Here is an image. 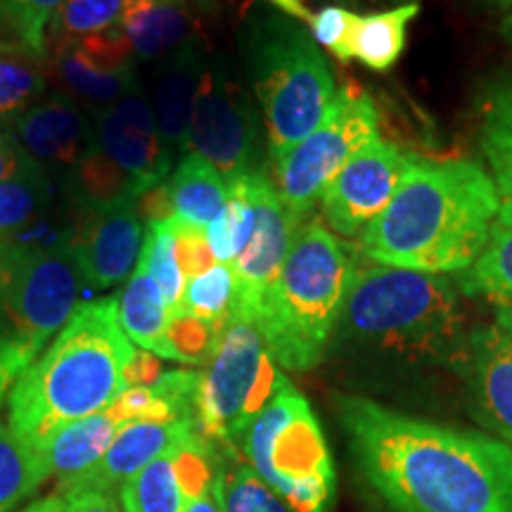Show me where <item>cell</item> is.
I'll return each mask as SVG.
<instances>
[{
    "label": "cell",
    "instance_id": "1",
    "mask_svg": "<svg viewBox=\"0 0 512 512\" xmlns=\"http://www.w3.org/2000/svg\"><path fill=\"white\" fill-rule=\"evenodd\" d=\"M337 418L370 489L394 512H512V446L339 394Z\"/></svg>",
    "mask_w": 512,
    "mask_h": 512
},
{
    "label": "cell",
    "instance_id": "2",
    "mask_svg": "<svg viewBox=\"0 0 512 512\" xmlns=\"http://www.w3.org/2000/svg\"><path fill=\"white\" fill-rule=\"evenodd\" d=\"M460 290L444 275L392 266L356 268L328 351L380 373H463Z\"/></svg>",
    "mask_w": 512,
    "mask_h": 512
},
{
    "label": "cell",
    "instance_id": "3",
    "mask_svg": "<svg viewBox=\"0 0 512 512\" xmlns=\"http://www.w3.org/2000/svg\"><path fill=\"white\" fill-rule=\"evenodd\" d=\"M501 211L496 178L475 159L408 157L394 200L361 235L377 266L463 273L489 242Z\"/></svg>",
    "mask_w": 512,
    "mask_h": 512
},
{
    "label": "cell",
    "instance_id": "4",
    "mask_svg": "<svg viewBox=\"0 0 512 512\" xmlns=\"http://www.w3.org/2000/svg\"><path fill=\"white\" fill-rule=\"evenodd\" d=\"M133 351L119 325L117 297L76 306L46 354L10 389V432L43 456L62 427L105 413L124 392Z\"/></svg>",
    "mask_w": 512,
    "mask_h": 512
},
{
    "label": "cell",
    "instance_id": "5",
    "mask_svg": "<svg viewBox=\"0 0 512 512\" xmlns=\"http://www.w3.org/2000/svg\"><path fill=\"white\" fill-rule=\"evenodd\" d=\"M69 216V204L55 202L0 238V406L79 306L83 278Z\"/></svg>",
    "mask_w": 512,
    "mask_h": 512
},
{
    "label": "cell",
    "instance_id": "6",
    "mask_svg": "<svg viewBox=\"0 0 512 512\" xmlns=\"http://www.w3.org/2000/svg\"><path fill=\"white\" fill-rule=\"evenodd\" d=\"M356 268L354 245L316 221L297 228L283 268L256 313V328L280 368L304 373L323 361Z\"/></svg>",
    "mask_w": 512,
    "mask_h": 512
},
{
    "label": "cell",
    "instance_id": "7",
    "mask_svg": "<svg viewBox=\"0 0 512 512\" xmlns=\"http://www.w3.org/2000/svg\"><path fill=\"white\" fill-rule=\"evenodd\" d=\"M240 48L275 162L323 124L337 98L335 76L311 31L264 0L245 12Z\"/></svg>",
    "mask_w": 512,
    "mask_h": 512
},
{
    "label": "cell",
    "instance_id": "8",
    "mask_svg": "<svg viewBox=\"0 0 512 512\" xmlns=\"http://www.w3.org/2000/svg\"><path fill=\"white\" fill-rule=\"evenodd\" d=\"M240 451L292 512H330L335 501L330 446L311 403L285 375L271 403L247 427Z\"/></svg>",
    "mask_w": 512,
    "mask_h": 512
},
{
    "label": "cell",
    "instance_id": "9",
    "mask_svg": "<svg viewBox=\"0 0 512 512\" xmlns=\"http://www.w3.org/2000/svg\"><path fill=\"white\" fill-rule=\"evenodd\" d=\"M380 117L368 93H337L323 124L275 159L273 171L285 207L304 221L349 159L377 136Z\"/></svg>",
    "mask_w": 512,
    "mask_h": 512
},
{
    "label": "cell",
    "instance_id": "10",
    "mask_svg": "<svg viewBox=\"0 0 512 512\" xmlns=\"http://www.w3.org/2000/svg\"><path fill=\"white\" fill-rule=\"evenodd\" d=\"M266 356L268 349L256 320L238 309L230 311L219 349L207 373H202L197 432L233 456L247 432L245 408Z\"/></svg>",
    "mask_w": 512,
    "mask_h": 512
},
{
    "label": "cell",
    "instance_id": "11",
    "mask_svg": "<svg viewBox=\"0 0 512 512\" xmlns=\"http://www.w3.org/2000/svg\"><path fill=\"white\" fill-rule=\"evenodd\" d=\"M188 152L207 159L226 183L261 169V114L223 62H207L190 119Z\"/></svg>",
    "mask_w": 512,
    "mask_h": 512
},
{
    "label": "cell",
    "instance_id": "12",
    "mask_svg": "<svg viewBox=\"0 0 512 512\" xmlns=\"http://www.w3.org/2000/svg\"><path fill=\"white\" fill-rule=\"evenodd\" d=\"M408 157V152L382 138L370 140L356 152L320 197L328 226L344 238L366 233L370 223L394 200Z\"/></svg>",
    "mask_w": 512,
    "mask_h": 512
},
{
    "label": "cell",
    "instance_id": "13",
    "mask_svg": "<svg viewBox=\"0 0 512 512\" xmlns=\"http://www.w3.org/2000/svg\"><path fill=\"white\" fill-rule=\"evenodd\" d=\"M247 188L254 204V230L247 247L233 261L235 299L233 309H238L256 320L266 292L278 278L292 238L304 221H299L285 207L283 197L264 171H254L247 176Z\"/></svg>",
    "mask_w": 512,
    "mask_h": 512
},
{
    "label": "cell",
    "instance_id": "14",
    "mask_svg": "<svg viewBox=\"0 0 512 512\" xmlns=\"http://www.w3.org/2000/svg\"><path fill=\"white\" fill-rule=\"evenodd\" d=\"M93 143L131 178L138 195L169 181L174 171L176 157L162 143L155 114L140 83L107 110L95 114Z\"/></svg>",
    "mask_w": 512,
    "mask_h": 512
},
{
    "label": "cell",
    "instance_id": "15",
    "mask_svg": "<svg viewBox=\"0 0 512 512\" xmlns=\"http://www.w3.org/2000/svg\"><path fill=\"white\" fill-rule=\"evenodd\" d=\"M72 207V247L83 283L95 290L124 283L138 266L143 249V221L136 214V200L112 207L72 202Z\"/></svg>",
    "mask_w": 512,
    "mask_h": 512
},
{
    "label": "cell",
    "instance_id": "16",
    "mask_svg": "<svg viewBox=\"0 0 512 512\" xmlns=\"http://www.w3.org/2000/svg\"><path fill=\"white\" fill-rule=\"evenodd\" d=\"M472 415L512 446V337L498 325H479L467 337L463 373Z\"/></svg>",
    "mask_w": 512,
    "mask_h": 512
},
{
    "label": "cell",
    "instance_id": "17",
    "mask_svg": "<svg viewBox=\"0 0 512 512\" xmlns=\"http://www.w3.org/2000/svg\"><path fill=\"white\" fill-rule=\"evenodd\" d=\"M8 133L48 174L57 171L67 178L91 143L93 126L79 102L67 93H50L31 105Z\"/></svg>",
    "mask_w": 512,
    "mask_h": 512
},
{
    "label": "cell",
    "instance_id": "18",
    "mask_svg": "<svg viewBox=\"0 0 512 512\" xmlns=\"http://www.w3.org/2000/svg\"><path fill=\"white\" fill-rule=\"evenodd\" d=\"M188 432H197V427L188 425V422H169V425L131 422V425H121L100 463L83 475L74 477L72 482L62 484L60 496L79 494V491L112 496L114 491H121V486L128 479L136 477L147 463L171 451Z\"/></svg>",
    "mask_w": 512,
    "mask_h": 512
},
{
    "label": "cell",
    "instance_id": "19",
    "mask_svg": "<svg viewBox=\"0 0 512 512\" xmlns=\"http://www.w3.org/2000/svg\"><path fill=\"white\" fill-rule=\"evenodd\" d=\"M204 67H207V50L197 38H192L171 55L162 57L152 72L150 107L162 143L174 157H183L188 152L192 107L200 91Z\"/></svg>",
    "mask_w": 512,
    "mask_h": 512
},
{
    "label": "cell",
    "instance_id": "20",
    "mask_svg": "<svg viewBox=\"0 0 512 512\" xmlns=\"http://www.w3.org/2000/svg\"><path fill=\"white\" fill-rule=\"evenodd\" d=\"M117 27L136 60L159 62L195 38L190 0H124Z\"/></svg>",
    "mask_w": 512,
    "mask_h": 512
},
{
    "label": "cell",
    "instance_id": "21",
    "mask_svg": "<svg viewBox=\"0 0 512 512\" xmlns=\"http://www.w3.org/2000/svg\"><path fill=\"white\" fill-rule=\"evenodd\" d=\"M174 216L192 226L207 228L228 202V183L221 171L197 152H185L169 178Z\"/></svg>",
    "mask_w": 512,
    "mask_h": 512
},
{
    "label": "cell",
    "instance_id": "22",
    "mask_svg": "<svg viewBox=\"0 0 512 512\" xmlns=\"http://www.w3.org/2000/svg\"><path fill=\"white\" fill-rule=\"evenodd\" d=\"M418 15V0L373 15H358L351 34V60H358L370 72H389L401 60L408 27Z\"/></svg>",
    "mask_w": 512,
    "mask_h": 512
},
{
    "label": "cell",
    "instance_id": "23",
    "mask_svg": "<svg viewBox=\"0 0 512 512\" xmlns=\"http://www.w3.org/2000/svg\"><path fill=\"white\" fill-rule=\"evenodd\" d=\"M117 430L119 427L114 425L107 413L91 415V418L76 420L72 425L62 427L43 451L50 472L60 479V486L88 472L93 465H98L107 448H110Z\"/></svg>",
    "mask_w": 512,
    "mask_h": 512
},
{
    "label": "cell",
    "instance_id": "24",
    "mask_svg": "<svg viewBox=\"0 0 512 512\" xmlns=\"http://www.w3.org/2000/svg\"><path fill=\"white\" fill-rule=\"evenodd\" d=\"M64 0H0V55L46 60L48 31Z\"/></svg>",
    "mask_w": 512,
    "mask_h": 512
},
{
    "label": "cell",
    "instance_id": "25",
    "mask_svg": "<svg viewBox=\"0 0 512 512\" xmlns=\"http://www.w3.org/2000/svg\"><path fill=\"white\" fill-rule=\"evenodd\" d=\"M53 55L55 72L60 76V81L76 98L88 102L98 112L107 110V107L114 105V102L138 86L136 64H128V67L117 69V72H102V69L83 60L72 48V43L67 41L53 46Z\"/></svg>",
    "mask_w": 512,
    "mask_h": 512
},
{
    "label": "cell",
    "instance_id": "26",
    "mask_svg": "<svg viewBox=\"0 0 512 512\" xmlns=\"http://www.w3.org/2000/svg\"><path fill=\"white\" fill-rule=\"evenodd\" d=\"M117 316L124 335L136 342L140 349L155 354L166 320H169V309H166L155 278L140 264L117 297Z\"/></svg>",
    "mask_w": 512,
    "mask_h": 512
},
{
    "label": "cell",
    "instance_id": "27",
    "mask_svg": "<svg viewBox=\"0 0 512 512\" xmlns=\"http://www.w3.org/2000/svg\"><path fill=\"white\" fill-rule=\"evenodd\" d=\"M458 290L498 306L512 304V226L494 221L484 252L475 264L458 273Z\"/></svg>",
    "mask_w": 512,
    "mask_h": 512
},
{
    "label": "cell",
    "instance_id": "28",
    "mask_svg": "<svg viewBox=\"0 0 512 512\" xmlns=\"http://www.w3.org/2000/svg\"><path fill=\"white\" fill-rule=\"evenodd\" d=\"M50 475L48 460L29 451L0 420V512H10L34 496Z\"/></svg>",
    "mask_w": 512,
    "mask_h": 512
},
{
    "label": "cell",
    "instance_id": "29",
    "mask_svg": "<svg viewBox=\"0 0 512 512\" xmlns=\"http://www.w3.org/2000/svg\"><path fill=\"white\" fill-rule=\"evenodd\" d=\"M226 323H209V320L192 316L190 311L178 309L169 313L155 354L159 358L185 363V366H209L216 349H219Z\"/></svg>",
    "mask_w": 512,
    "mask_h": 512
},
{
    "label": "cell",
    "instance_id": "30",
    "mask_svg": "<svg viewBox=\"0 0 512 512\" xmlns=\"http://www.w3.org/2000/svg\"><path fill=\"white\" fill-rule=\"evenodd\" d=\"M55 204L53 176L46 169H36L27 176L0 183V238L27 228L41 219Z\"/></svg>",
    "mask_w": 512,
    "mask_h": 512
},
{
    "label": "cell",
    "instance_id": "31",
    "mask_svg": "<svg viewBox=\"0 0 512 512\" xmlns=\"http://www.w3.org/2000/svg\"><path fill=\"white\" fill-rule=\"evenodd\" d=\"M209 247L219 264L233 266V261L247 247L254 230V204L247 188V176L228 183V202L207 226Z\"/></svg>",
    "mask_w": 512,
    "mask_h": 512
},
{
    "label": "cell",
    "instance_id": "32",
    "mask_svg": "<svg viewBox=\"0 0 512 512\" xmlns=\"http://www.w3.org/2000/svg\"><path fill=\"white\" fill-rule=\"evenodd\" d=\"M119 501L124 512H183L185 501L178 489L169 451L128 479L121 486Z\"/></svg>",
    "mask_w": 512,
    "mask_h": 512
},
{
    "label": "cell",
    "instance_id": "33",
    "mask_svg": "<svg viewBox=\"0 0 512 512\" xmlns=\"http://www.w3.org/2000/svg\"><path fill=\"white\" fill-rule=\"evenodd\" d=\"M138 264L155 278L169 313L183 309L185 278L176 259L174 230H171L169 221H159L147 226Z\"/></svg>",
    "mask_w": 512,
    "mask_h": 512
},
{
    "label": "cell",
    "instance_id": "34",
    "mask_svg": "<svg viewBox=\"0 0 512 512\" xmlns=\"http://www.w3.org/2000/svg\"><path fill=\"white\" fill-rule=\"evenodd\" d=\"M124 0H64L48 31V50L69 38L102 34L119 24Z\"/></svg>",
    "mask_w": 512,
    "mask_h": 512
},
{
    "label": "cell",
    "instance_id": "35",
    "mask_svg": "<svg viewBox=\"0 0 512 512\" xmlns=\"http://www.w3.org/2000/svg\"><path fill=\"white\" fill-rule=\"evenodd\" d=\"M46 93V76L34 64L0 55V128L8 133L12 124Z\"/></svg>",
    "mask_w": 512,
    "mask_h": 512
},
{
    "label": "cell",
    "instance_id": "36",
    "mask_svg": "<svg viewBox=\"0 0 512 512\" xmlns=\"http://www.w3.org/2000/svg\"><path fill=\"white\" fill-rule=\"evenodd\" d=\"M235 299V275L228 264H216L207 273L185 283L183 309L192 316L223 325L230 318Z\"/></svg>",
    "mask_w": 512,
    "mask_h": 512
},
{
    "label": "cell",
    "instance_id": "37",
    "mask_svg": "<svg viewBox=\"0 0 512 512\" xmlns=\"http://www.w3.org/2000/svg\"><path fill=\"white\" fill-rule=\"evenodd\" d=\"M221 498L226 512H292L287 503L254 472L249 463L221 470Z\"/></svg>",
    "mask_w": 512,
    "mask_h": 512
},
{
    "label": "cell",
    "instance_id": "38",
    "mask_svg": "<svg viewBox=\"0 0 512 512\" xmlns=\"http://www.w3.org/2000/svg\"><path fill=\"white\" fill-rule=\"evenodd\" d=\"M482 147L491 164H512V79L494 83L484 95Z\"/></svg>",
    "mask_w": 512,
    "mask_h": 512
},
{
    "label": "cell",
    "instance_id": "39",
    "mask_svg": "<svg viewBox=\"0 0 512 512\" xmlns=\"http://www.w3.org/2000/svg\"><path fill=\"white\" fill-rule=\"evenodd\" d=\"M117 427L131 425V422H155V425H169L176 420L174 411L162 396H157L150 387H126L105 411Z\"/></svg>",
    "mask_w": 512,
    "mask_h": 512
},
{
    "label": "cell",
    "instance_id": "40",
    "mask_svg": "<svg viewBox=\"0 0 512 512\" xmlns=\"http://www.w3.org/2000/svg\"><path fill=\"white\" fill-rule=\"evenodd\" d=\"M356 12H351L342 5H328V8L311 12L306 19V29L311 31L313 41L318 46L328 48L337 60H351V34H354Z\"/></svg>",
    "mask_w": 512,
    "mask_h": 512
},
{
    "label": "cell",
    "instance_id": "41",
    "mask_svg": "<svg viewBox=\"0 0 512 512\" xmlns=\"http://www.w3.org/2000/svg\"><path fill=\"white\" fill-rule=\"evenodd\" d=\"M169 223L171 230H174L176 259L185 283L216 266L214 252H211L209 238L202 226H192V223H185L181 219H169Z\"/></svg>",
    "mask_w": 512,
    "mask_h": 512
},
{
    "label": "cell",
    "instance_id": "42",
    "mask_svg": "<svg viewBox=\"0 0 512 512\" xmlns=\"http://www.w3.org/2000/svg\"><path fill=\"white\" fill-rule=\"evenodd\" d=\"M136 214L138 219L152 226V223L169 221L174 216V204H171L169 181L152 185L136 197Z\"/></svg>",
    "mask_w": 512,
    "mask_h": 512
},
{
    "label": "cell",
    "instance_id": "43",
    "mask_svg": "<svg viewBox=\"0 0 512 512\" xmlns=\"http://www.w3.org/2000/svg\"><path fill=\"white\" fill-rule=\"evenodd\" d=\"M166 373L162 358L147 349L133 351L131 361L126 363L124 384L126 387H155L159 377Z\"/></svg>",
    "mask_w": 512,
    "mask_h": 512
},
{
    "label": "cell",
    "instance_id": "44",
    "mask_svg": "<svg viewBox=\"0 0 512 512\" xmlns=\"http://www.w3.org/2000/svg\"><path fill=\"white\" fill-rule=\"evenodd\" d=\"M36 169H43V166L10 133H5V138L0 140V183L10 181V178L27 176Z\"/></svg>",
    "mask_w": 512,
    "mask_h": 512
},
{
    "label": "cell",
    "instance_id": "45",
    "mask_svg": "<svg viewBox=\"0 0 512 512\" xmlns=\"http://www.w3.org/2000/svg\"><path fill=\"white\" fill-rule=\"evenodd\" d=\"M64 512H124L117 508L112 496L95 494V491H79V494L62 496Z\"/></svg>",
    "mask_w": 512,
    "mask_h": 512
},
{
    "label": "cell",
    "instance_id": "46",
    "mask_svg": "<svg viewBox=\"0 0 512 512\" xmlns=\"http://www.w3.org/2000/svg\"><path fill=\"white\" fill-rule=\"evenodd\" d=\"M494 169V178L498 185V192H501V211H498V221L505 223V226H512V164H491Z\"/></svg>",
    "mask_w": 512,
    "mask_h": 512
},
{
    "label": "cell",
    "instance_id": "47",
    "mask_svg": "<svg viewBox=\"0 0 512 512\" xmlns=\"http://www.w3.org/2000/svg\"><path fill=\"white\" fill-rule=\"evenodd\" d=\"M183 512H226L223 510V498H221V477H216L214 489H211L209 494H204L202 498H195V501L185 503Z\"/></svg>",
    "mask_w": 512,
    "mask_h": 512
},
{
    "label": "cell",
    "instance_id": "48",
    "mask_svg": "<svg viewBox=\"0 0 512 512\" xmlns=\"http://www.w3.org/2000/svg\"><path fill=\"white\" fill-rule=\"evenodd\" d=\"M22 512H64V501L62 496H48V498H41V501L31 503L29 508H24Z\"/></svg>",
    "mask_w": 512,
    "mask_h": 512
},
{
    "label": "cell",
    "instance_id": "49",
    "mask_svg": "<svg viewBox=\"0 0 512 512\" xmlns=\"http://www.w3.org/2000/svg\"><path fill=\"white\" fill-rule=\"evenodd\" d=\"M496 325L501 330L508 332L512 337V304L508 306H498V318H496Z\"/></svg>",
    "mask_w": 512,
    "mask_h": 512
},
{
    "label": "cell",
    "instance_id": "50",
    "mask_svg": "<svg viewBox=\"0 0 512 512\" xmlns=\"http://www.w3.org/2000/svg\"><path fill=\"white\" fill-rule=\"evenodd\" d=\"M501 34L508 38V41L512 43V15H508L503 19V24H501Z\"/></svg>",
    "mask_w": 512,
    "mask_h": 512
},
{
    "label": "cell",
    "instance_id": "51",
    "mask_svg": "<svg viewBox=\"0 0 512 512\" xmlns=\"http://www.w3.org/2000/svg\"><path fill=\"white\" fill-rule=\"evenodd\" d=\"M496 3H498V5H501V8H503V10H508V12H510V15H512V0H496Z\"/></svg>",
    "mask_w": 512,
    "mask_h": 512
},
{
    "label": "cell",
    "instance_id": "52",
    "mask_svg": "<svg viewBox=\"0 0 512 512\" xmlns=\"http://www.w3.org/2000/svg\"><path fill=\"white\" fill-rule=\"evenodd\" d=\"M396 5H403V3H415V0H394Z\"/></svg>",
    "mask_w": 512,
    "mask_h": 512
},
{
    "label": "cell",
    "instance_id": "53",
    "mask_svg": "<svg viewBox=\"0 0 512 512\" xmlns=\"http://www.w3.org/2000/svg\"><path fill=\"white\" fill-rule=\"evenodd\" d=\"M5 138V133H0V140H3Z\"/></svg>",
    "mask_w": 512,
    "mask_h": 512
}]
</instances>
